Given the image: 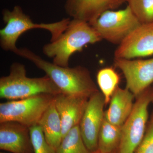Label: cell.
<instances>
[{
	"label": "cell",
	"mask_w": 153,
	"mask_h": 153,
	"mask_svg": "<svg viewBox=\"0 0 153 153\" xmlns=\"http://www.w3.org/2000/svg\"><path fill=\"white\" fill-rule=\"evenodd\" d=\"M14 53L34 63L46 73L61 93L89 97L99 91L87 68L58 66L44 60L30 49L18 48Z\"/></svg>",
	"instance_id": "1"
},
{
	"label": "cell",
	"mask_w": 153,
	"mask_h": 153,
	"mask_svg": "<svg viewBox=\"0 0 153 153\" xmlns=\"http://www.w3.org/2000/svg\"><path fill=\"white\" fill-rule=\"evenodd\" d=\"M102 40L88 22L73 19L59 38L44 45L43 52L52 58L53 63L56 65L68 67L70 57L74 53L81 52L87 44H95Z\"/></svg>",
	"instance_id": "2"
},
{
	"label": "cell",
	"mask_w": 153,
	"mask_h": 153,
	"mask_svg": "<svg viewBox=\"0 0 153 153\" xmlns=\"http://www.w3.org/2000/svg\"><path fill=\"white\" fill-rule=\"evenodd\" d=\"M60 93V89L47 75L28 77L25 66L19 63H13L9 75L0 78L1 98L18 100L43 94L55 96Z\"/></svg>",
	"instance_id": "3"
},
{
	"label": "cell",
	"mask_w": 153,
	"mask_h": 153,
	"mask_svg": "<svg viewBox=\"0 0 153 153\" xmlns=\"http://www.w3.org/2000/svg\"><path fill=\"white\" fill-rule=\"evenodd\" d=\"M3 20L5 26L0 30V45L5 51L15 52L18 49L17 40L25 32L33 29L47 30L51 34V41H55L63 33L70 21L69 19L49 24H36L23 12L19 6H16L12 10L2 11Z\"/></svg>",
	"instance_id": "4"
},
{
	"label": "cell",
	"mask_w": 153,
	"mask_h": 153,
	"mask_svg": "<svg viewBox=\"0 0 153 153\" xmlns=\"http://www.w3.org/2000/svg\"><path fill=\"white\" fill-rule=\"evenodd\" d=\"M130 114L122 126L118 153H134L146 132L149 105L153 102V89L149 87L137 96Z\"/></svg>",
	"instance_id": "5"
},
{
	"label": "cell",
	"mask_w": 153,
	"mask_h": 153,
	"mask_svg": "<svg viewBox=\"0 0 153 153\" xmlns=\"http://www.w3.org/2000/svg\"><path fill=\"white\" fill-rule=\"evenodd\" d=\"M54 95L38 94L0 104V123L15 122L30 128L38 124L46 110L52 103Z\"/></svg>",
	"instance_id": "6"
},
{
	"label": "cell",
	"mask_w": 153,
	"mask_h": 153,
	"mask_svg": "<svg viewBox=\"0 0 153 153\" xmlns=\"http://www.w3.org/2000/svg\"><path fill=\"white\" fill-rule=\"evenodd\" d=\"M89 24L102 40L118 45L141 24L128 6L123 10L105 11Z\"/></svg>",
	"instance_id": "7"
},
{
	"label": "cell",
	"mask_w": 153,
	"mask_h": 153,
	"mask_svg": "<svg viewBox=\"0 0 153 153\" xmlns=\"http://www.w3.org/2000/svg\"><path fill=\"white\" fill-rule=\"evenodd\" d=\"M105 101L99 91L88 99L87 106L79 124L85 146L91 153L98 149L99 134L104 118Z\"/></svg>",
	"instance_id": "8"
},
{
	"label": "cell",
	"mask_w": 153,
	"mask_h": 153,
	"mask_svg": "<svg viewBox=\"0 0 153 153\" xmlns=\"http://www.w3.org/2000/svg\"><path fill=\"white\" fill-rule=\"evenodd\" d=\"M114 63L125 77L126 88L135 97L153 83V58L134 60L114 58Z\"/></svg>",
	"instance_id": "9"
},
{
	"label": "cell",
	"mask_w": 153,
	"mask_h": 153,
	"mask_svg": "<svg viewBox=\"0 0 153 153\" xmlns=\"http://www.w3.org/2000/svg\"><path fill=\"white\" fill-rule=\"evenodd\" d=\"M153 55V22L141 24L126 37L114 52V58L131 60Z\"/></svg>",
	"instance_id": "10"
},
{
	"label": "cell",
	"mask_w": 153,
	"mask_h": 153,
	"mask_svg": "<svg viewBox=\"0 0 153 153\" xmlns=\"http://www.w3.org/2000/svg\"><path fill=\"white\" fill-rule=\"evenodd\" d=\"M88 99L63 93L54 96L53 101L61 120L63 138L71 129L79 125Z\"/></svg>",
	"instance_id": "11"
},
{
	"label": "cell",
	"mask_w": 153,
	"mask_h": 153,
	"mask_svg": "<svg viewBox=\"0 0 153 153\" xmlns=\"http://www.w3.org/2000/svg\"><path fill=\"white\" fill-rule=\"evenodd\" d=\"M0 149L11 153H34L30 128L15 122L0 123Z\"/></svg>",
	"instance_id": "12"
},
{
	"label": "cell",
	"mask_w": 153,
	"mask_h": 153,
	"mask_svg": "<svg viewBox=\"0 0 153 153\" xmlns=\"http://www.w3.org/2000/svg\"><path fill=\"white\" fill-rule=\"evenodd\" d=\"M126 0H67L66 13L73 19L91 23L102 13L119 7Z\"/></svg>",
	"instance_id": "13"
},
{
	"label": "cell",
	"mask_w": 153,
	"mask_h": 153,
	"mask_svg": "<svg viewBox=\"0 0 153 153\" xmlns=\"http://www.w3.org/2000/svg\"><path fill=\"white\" fill-rule=\"evenodd\" d=\"M135 97L127 88L118 87L111 97L108 108L105 111V117L113 124L123 126L133 108Z\"/></svg>",
	"instance_id": "14"
},
{
	"label": "cell",
	"mask_w": 153,
	"mask_h": 153,
	"mask_svg": "<svg viewBox=\"0 0 153 153\" xmlns=\"http://www.w3.org/2000/svg\"><path fill=\"white\" fill-rule=\"evenodd\" d=\"M38 124L41 127L47 141L56 150L63 136L61 120L54 101L41 117Z\"/></svg>",
	"instance_id": "15"
},
{
	"label": "cell",
	"mask_w": 153,
	"mask_h": 153,
	"mask_svg": "<svg viewBox=\"0 0 153 153\" xmlns=\"http://www.w3.org/2000/svg\"><path fill=\"white\" fill-rule=\"evenodd\" d=\"M122 126L113 124L104 117L98 140V149L102 152L110 153L118 150L120 144Z\"/></svg>",
	"instance_id": "16"
},
{
	"label": "cell",
	"mask_w": 153,
	"mask_h": 153,
	"mask_svg": "<svg viewBox=\"0 0 153 153\" xmlns=\"http://www.w3.org/2000/svg\"><path fill=\"white\" fill-rule=\"evenodd\" d=\"M97 80L106 105L109 103L113 94L118 87L120 77L112 67H106L98 71Z\"/></svg>",
	"instance_id": "17"
},
{
	"label": "cell",
	"mask_w": 153,
	"mask_h": 153,
	"mask_svg": "<svg viewBox=\"0 0 153 153\" xmlns=\"http://www.w3.org/2000/svg\"><path fill=\"white\" fill-rule=\"evenodd\" d=\"M56 153H91L84 142L79 125L71 129L63 137Z\"/></svg>",
	"instance_id": "18"
},
{
	"label": "cell",
	"mask_w": 153,
	"mask_h": 153,
	"mask_svg": "<svg viewBox=\"0 0 153 153\" xmlns=\"http://www.w3.org/2000/svg\"><path fill=\"white\" fill-rule=\"evenodd\" d=\"M141 24L153 22V0H126Z\"/></svg>",
	"instance_id": "19"
},
{
	"label": "cell",
	"mask_w": 153,
	"mask_h": 153,
	"mask_svg": "<svg viewBox=\"0 0 153 153\" xmlns=\"http://www.w3.org/2000/svg\"><path fill=\"white\" fill-rule=\"evenodd\" d=\"M30 131L34 153H57L56 150L47 141L38 124L30 127Z\"/></svg>",
	"instance_id": "20"
},
{
	"label": "cell",
	"mask_w": 153,
	"mask_h": 153,
	"mask_svg": "<svg viewBox=\"0 0 153 153\" xmlns=\"http://www.w3.org/2000/svg\"><path fill=\"white\" fill-rule=\"evenodd\" d=\"M134 153H153V111L148 121L143 138Z\"/></svg>",
	"instance_id": "21"
},
{
	"label": "cell",
	"mask_w": 153,
	"mask_h": 153,
	"mask_svg": "<svg viewBox=\"0 0 153 153\" xmlns=\"http://www.w3.org/2000/svg\"><path fill=\"white\" fill-rule=\"evenodd\" d=\"M91 153H105L102 152H100V151L97 150L95 151V152H91ZM110 153H118V150L115 151V152H113Z\"/></svg>",
	"instance_id": "22"
},
{
	"label": "cell",
	"mask_w": 153,
	"mask_h": 153,
	"mask_svg": "<svg viewBox=\"0 0 153 153\" xmlns=\"http://www.w3.org/2000/svg\"><path fill=\"white\" fill-rule=\"evenodd\" d=\"M1 153H5L1 152Z\"/></svg>",
	"instance_id": "23"
}]
</instances>
